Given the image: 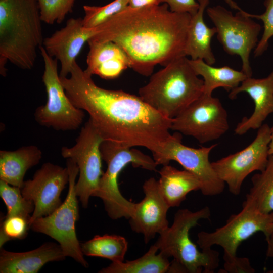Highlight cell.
Segmentation results:
<instances>
[{"mask_svg": "<svg viewBox=\"0 0 273 273\" xmlns=\"http://www.w3.org/2000/svg\"><path fill=\"white\" fill-rule=\"evenodd\" d=\"M69 77H61L73 105L87 112L89 120L105 140L158 151L171 134L172 120L145 103L139 96L98 86L75 61Z\"/></svg>", "mask_w": 273, "mask_h": 273, "instance_id": "cell-1", "label": "cell"}, {"mask_svg": "<svg viewBox=\"0 0 273 273\" xmlns=\"http://www.w3.org/2000/svg\"><path fill=\"white\" fill-rule=\"evenodd\" d=\"M191 15L162 5L125 9L97 27L90 39L113 41L131 61L130 68L151 76L156 65L165 66L185 53Z\"/></svg>", "mask_w": 273, "mask_h": 273, "instance_id": "cell-2", "label": "cell"}, {"mask_svg": "<svg viewBox=\"0 0 273 273\" xmlns=\"http://www.w3.org/2000/svg\"><path fill=\"white\" fill-rule=\"evenodd\" d=\"M36 0H0V74L7 75L6 65L30 70L43 37Z\"/></svg>", "mask_w": 273, "mask_h": 273, "instance_id": "cell-3", "label": "cell"}, {"mask_svg": "<svg viewBox=\"0 0 273 273\" xmlns=\"http://www.w3.org/2000/svg\"><path fill=\"white\" fill-rule=\"evenodd\" d=\"M198 77L186 56L179 57L151 75L139 96L165 117L172 120L203 94Z\"/></svg>", "mask_w": 273, "mask_h": 273, "instance_id": "cell-4", "label": "cell"}, {"mask_svg": "<svg viewBox=\"0 0 273 273\" xmlns=\"http://www.w3.org/2000/svg\"><path fill=\"white\" fill-rule=\"evenodd\" d=\"M211 211L207 207L195 212L187 209L178 210L172 224L159 234L154 245L160 252L173 257L169 273H213L219 266V253L211 248L200 251L190 238V230L201 219H209Z\"/></svg>", "mask_w": 273, "mask_h": 273, "instance_id": "cell-5", "label": "cell"}, {"mask_svg": "<svg viewBox=\"0 0 273 273\" xmlns=\"http://www.w3.org/2000/svg\"><path fill=\"white\" fill-rule=\"evenodd\" d=\"M100 151L107 168L100 179L95 197L102 200L110 218L129 219L133 213L136 203L127 200L120 193L118 185L120 173L129 164L134 167L155 171L158 165L153 157L140 150L114 141H103Z\"/></svg>", "mask_w": 273, "mask_h": 273, "instance_id": "cell-6", "label": "cell"}, {"mask_svg": "<svg viewBox=\"0 0 273 273\" xmlns=\"http://www.w3.org/2000/svg\"><path fill=\"white\" fill-rule=\"evenodd\" d=\"M225 1L231 8L238 10L235 15L220 5L207 8V14L216 29L217 40L224 51L230 55L239 56L242 61L241 71L247 77H251L250 56L259 41L261 26L245 15L235 1Z\"/></svg>", "mask_w": 273, "mask_h": 273, "instance_id": "cell-7", "label": "cell"}, {"mask_svg": "<svg viewBox=\"0 0 273 273\" xmlns=\"http://www.w3.org/2000/svg\"><path fill=\"white\" fill-rule=\"evenodd\" d=\"M69 189L66 198L51 214L34 220L30 228L34 232L46 234L57 241L66 257H70L84 267H88L80 244L77 239L75 223L79 219V208L75 191L76 178L79 174L77 164L67 158Z\"/></svg>", "mask_w": 273, "mask_h": 273, "instance_id": "cell-8", "label": "cell"}, {"mask_svg": "<svg viewBox=\"0 0 273 273\" xmlns=\"http://www.w3.org/2000/svg\"><path fill=\"white\" fill-rule=\"evenodd\" d=\"M39 50L44 64L42 79L47 101L36 109L35 119L40 125L56 130H76L83 121L85 111L75 106L67 96L58 71V60L49 55L42 46Z\"/></svg>", "mask_w": 273, "mask_h": 273, "instance_id": "cell-9", "label": "cell"}, {"mask_svg": "<svg viewBox=\"0 0 273 273\" xmlns=\"http://www.w3.org/2000/svg\"><path fill=\"white\" fill-rule=\"evenodd\" d=\"M272 222L273 212L263 213L244 201L242 210L232 215L224 225L212 232H199L197 244L202 250L213 245L220 246L224 251V262H229L237 257V249L242 242L258 232L267 236Z\"/></svg>", "mask_w": 273, "mask_h": 273, "instance_id": "cell-10", "label": "cell"}, {"mask_svg": "<svg viewBox=\"0 0 273 273\" xmlns=\"http://www.w3.org/2000/svg\"><path fill=\"white\" fill-rule=\"evenodd\" d=\"M104 140L88 120L81 128L75 144L71 147H63L61 150L62 157L72 159L78 168L79 178L75 188L85 208L88 207L90 197L97 193L104 173L100 146Z\"/></svg>", "mask_w": 273, "mask_h": 273, "instance_id": "cell-11", "label": "cell"}, {"mask_svg": "<svg viewBox=\"0 0 273 273\" xmlns=\"http://www.w3.org/2000/svg\"><path fill=\"white\" fill-rule=\"evenodd\" d=\"M216 146L215 144L199 148L187 146L182 143L181 136L178 132L171 134L161 148L152 155L157 165L169 164L171 161L178 162L198 178L202 194L212 196L220 194L225 186L209 160L210 152Z\"/></svg>", "mask_w": 273, "mask_h": 273, "instance_id": "cell-12", "label": "cell"}, {"mask_svg": "<svg viewBox=\"0 0 273 273\" xmlns=\"http://www.w3.org/2000/svg\"><path fill=\"white\" fill-rule=\"evenodd\" d=\"M229 128L228 113L219 99L204 94L173 119L171 127L201 144L219 139Z\"/></svg>", "mask_w": 273, "mask_h": 273, "instance_id": "cell-13", "label": "cell"}, {"mask_svg": "<svg viewBox=\"0 0 273 273\" xmlns=\"http://www.w3.org/2000/svg\"><path fill=\"white\" fill-rule=\"evenodd\" d=\"M258 129L256 138L246 148L211 162L218 177L233 195L240 194L248 175L255 171H261L266 166L269 156L270 127L263 124Z\"/></svg>", "mask_w": 273, "mask_h": 273, "instance_id": "cell-14", "label": "cell"}, {"mask_svg": "<svg viewBox=\"0 0 273 273\" xmlns=\"http://www.w3.org/2000/svg\"><path fill=\"white\" fill-rule=\"evenodd\" d=\"M69 179L67 167L47 162L35 172L32 179L24 181L22 194L31 200L35 207L29 225L36 219L51 214L61 205L60 195Z\"/></svg>", "mask_w": 273, "mask_h": 273, "instance_id": "cell-15", "label": "cell"}, {"mask_svg": "<svg viewBox=\"0 0 273 273\" xmlns=\"http://www.w3.org/2000/svg\"><path fill=\"white\" fill-rule=\"evenodd\" d=\"M97 32V28H86L82 18H71L61 29L43 39L42 46L51 57L59 61V76L67 77L73 63L84 44Z\"/></svg>", "mask_w": 273, "mask_h": 273, "instance_id": "cell-16", "label": "cell"}, {"mask_svg": "<svg viewBox=\"0 0 273 273\" xmlns=\"http://www.w3.org/2000/svg\"><path fill=\"white\" fill-rule=\"evenodd\" d=\"M143 189L145 197L135 204L129 222L132 230L143 234L145 243L147 244L156 234H159L169 226L167 213L170 207L162 196L155 178L146 180Z\"/></svg>", "mask_w": 273, "mask_h": 273, "instance_id": "cell-17", "label": "cell"}, {"mask_svg": "<svg viewBox=\"0 0 273 273\" xmlns=\"http://www.w3.org/2000/svg\"><path fill=\"white\" fill-rule=\"evenodd\" d=\"M247 93L253 100L254 109L249 117H244L235 129V133L243 135L250 129L259 128L266 118L273 113V71L266 77H247L229 94L231 99L238 94Z\"/></svg>", "mask_w": 273, "mask_h": 273, "instance_id": "cell-18", "label": "cell"}, {"mask_svg": "<svg viewBox=\"0 0 273 273\" xmlns=\"http://www.w3.org/2000/svg\"><path fill=\"white\" fill-rule=\"evenodd\" d=\"M87 43L89 50L86 57L87 67L84 70L91 76L96 75L103 79H113L130 68L129 57L116 43L92 39Z\"/></svg>", "mask_w": 273, "mask_h": 273, "instance_id": "cell-19", "label": "cell"}, {"mask_svg": "<svg viewBox=\"0 0 273 273\" xmlns=\"http://www.w3.org/2000/svg\"><path fill=\"white\" fill-rule=\"evenodd\" d=\"M65 258L60 245L53 242L45 243L34 250L24 252L1 249L0 272L37 273L45 264Z\"/></svg>", "mask_w": 273, "mask_h": 273, "instance_id": "cell-20", "label": "cell"}, {"mask_svg": "<svg viewBox=\"0 0 273 273\" xmlns=\"http://www.w3.org/2000/svg\"><path fill=\"white\" fill-rule=\"evenodd\" d=\"M199 8L195 14L191 15L189 24L185 46V55L192 60L202 59L212 65L216 59L212 52L211 42L216 34L215 27L210 28L205 23L203 16L209 4V0H198Z\"/></svg>", "mask_w": 273, "mask_h": 273, "instance_id": "cell-21", "label": "cell"}, {"mask_svg": "<svg viewBox=\"0 0 273 273\" xmlns=\"http://www.w3.org/2000/svg\"><path fill=\"white\" fill-rule=\"evenodd\" d=\"M42 152L35 145L22 147L14 151H0V179L22 188L27 171L39 163Z\"/></svg>", "mask_w": 273, "mask_h": 273, "instance_id": "cell-22", "label": "cell"}, {"mask_svg": "<svg viewBox=\"0 0 273 273\" xmlns=\"http://www.w3.org/2000/svg\"><path fill=\"white\" fill-rule=\"evenodd\" d=\"M159 174V190L170 208L179 207L189 193L201 188L198 178L185 169L180 170L166 164L163 165Z\"/></svg>", "mask_w": 273, "mask_h": 273, "instance_id": "cell-23", "label": "cell"}, {"mask_svg": "<svg viewBox=\"0 0 273 273\" xmlns=\"http://www.w3.org/2000/svg\"><path fill=\"white\" fill-rule=\"evenodd\" d=\"M190 63L196 74L203 77V94L207 95H212L213 91L218 87L230 92L248 77L242 71L228 66L213 67L202 59H190Z\"/></svg>", "mask_w": 273, "mask_h": 273, "instance_id": "cell-24", "label": "cell"}, {"mask_svg": "<svg viewBox=\"0 0 273 273\" xmlns=\"http://www.w3.org/2000/svg\"><path fill=\"white\" fill-rule=\"evenodd\" d=\"M154 244L141 257L125 262H112L102 268L100 273H165L168 272L170 262L168 257L159 252Z\"/></svg>", "mask_w": 273, "mask_h": 273, "instance_id": "cell-25", "label": "cell"}, {"mask_svg": "<svg viewBox=\"0 0 273 273\" xmlns=\"http://www.w3.org/2000/svg\"><path fill=\"white\" fill-rule=\"evenodd\" d=\"M252 186L245 202L261 212H273V155L269 156L265 169L251 178Z\"/></svg>", "mask_w": 273, "mask_h": 273, "instance_id": "cell-26", "label": "cell"}, {"mask_svg": "<svg viewBox=\"0 0 273 273\" xmlns=\"http://www.w3.org/2000/svg\"><path fill=\"white\" fill-rule=\"evenodd\" d=\"M80 245L83 255L106 258L112 262H123L128 248L126 239L117 235H96Z\"/></svg>", "mask_w": 273, "mask_h": 273, "instance_id": "cell-27", "label": "cell"}, {"mask_svg": "<svg viewBox=\"0 0 273 273\" xmlns=\"http://www.w3.org/2000/svg\"><path fill=\"white\" fill-rule=\"evenodd\" d=\"M0 196L7 210L5 217L19 216L29 220L34 210V204L22 194L21 188L0 179Z\"/></svg>", "mask_w": 273, "mask_h": 273, "instance_id": "cell-28", "label": "cell"}, {"mask_svg": "<svg viewBox=\"0 0 273 273\" xmlns=\"http://www.w3.org/2000/svg\"><path fill=\"white\" fill-rule=\"evenodd\" d=\"M128 6L127 0H114L103 6L84 5L83 26L89 28L97 27Z\"/></svg>", "mask_w": 273, "mask_h": 273, "instance_id": "cell-29", "label": "cell"}, {"mask_svg": "<svg viewBox=\"0 0 273 273\" xmlns=\"http://www.w3.org/2000/svg\"><path fill=\"white\" fill-rule=\"evenodd\" d=\"M42 22L48 24L61 23L72 12L76 0H36Z\"/></svg>", "mask_w": 273, "mask_h": 273, "instance_id": "cell-30", "label": "cell"}, {"mask_svg": "<svg viewBox=\"0 0 273 273\" xmlns=\"http://www.w3.org/2000/svg\"><path fill=\"white\" fill-rule=\"evenodd\" d=\"M29 220L14 216L5 217L1 225L0 247L9 240L25 238L30 228Z\"/></svg>", "mask_w": 273, "mask_h": 273, "instance_id": "cell-31", "label": "cell"}, {"mask_svg": "<svg viewBox=\"0 0 273 273\" xmlns=\"http://www.w3.org/2000/svg\"><path fill=\"white\" fill-rule=\"evenodd\" d=\"M264 5L265 11L260 15L250 14L242 10L248 17L260 20L263 23V34L254 51L255 57L262 55L268 47L269 40L273 36V0H264Z\"/></svg>", "mask_w": 273, "mask_h": 273, "instance_id": "cell-32", "label": "cell"}, {"mask_svg": "<svg viewBox=\"0 0 273 273\" xmlns=\"http://www.w3.org/2000/svg\"><path fill=\"white\" fill-rule=\"evenodd\" d=\"M166 4L170 10L179 13H188L193 15L199 8V3L195 0H162Z\"/></svg>", "mask_w": 273, "mask_h": 273, "instance_id": "cell-33", "label": "cell"}, {"mask_svg": "<svg viewBox=\"0 0 273 273\" xmlns=\"http://www.w3.org/2000/svg\"><path fill=\"white\" fill-rule=\"evenodd\" d=\"M223 271L230 273H253L255 269L251 266L247 258L236 257L229 262H224Z\"/></svg>", "mask_w": 273, "mask_h": 273, "instance_id": "cell-34", "label": "cell"}, {"mask_svg": "<svg viewBox=\"0 0 273 273\" xmlns=\"http://www.w3.org/2000/svg\"><path fill=\"white\" fill-rule=\"evenodd\" d=\"M128 6L132 8H140L160 5L162 0H127Z\"/></svg>", "mask_w": 273, "mask_h": 273, "instance_id": "cell-35", "label": "cell"}, {"mask_svg": "<svg viewBox=\"0 0 273 273\" xmlns=\"http://www.w3.org/2000/svg\"><path fill=\"white\" fill-rule=\"evenodd\" d=\"M265 238L267 243L266 255L273 258V222L270 225L268 235Z\"/></svg>", "mask_w": 273, "mask_h": 273, "instance_id": "cell-36", "label": "cell"}, {"mask_svg": "<svg viewBox=\"0 0 273 273\" xmlns=\"http://www.w3.org/2000/svg\"><path fill=\"white\" fill-rule=\"evenodd\" d=\"M269 155H273V126L270 128V141L269 144Z\"/></svg>", "mask_w": 273, "mask_h": 273, "instance_id": "cell-37", "label": "cell"}]
</instances>
